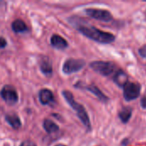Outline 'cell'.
Returning <instances> with one entry per match:
<instances>
[{
    "label": "cell",
    "instance_id": "1",
    "mask_svg": "<svg viewBox=\"0 0 146 146\" xmlns=\"http://www.w3.org/2000/svg\"><path fill=\"white\" fill-rule=\"evenodd\" d=\"M76 28L79 32H80L84 36L87 37L88 38L101 43V44H110L115 41V36L110 33L104 32L99 30L92 26L88 25H78Z\"/></svg>",
    "mask_w": 146,
    "mask_h": 146
},
{
    "label": "cell",
    "instance_id": "2",
    "mask_svg": "<svg viewBox=\"0 0 146 146\" xmlns=\"http://www.w3.org/2000/svg\"><path fill=\"white\" fill-rule=\"evenodd\" d=\"M62 95L64 97V98L66 99L67 103L72 107V109L76 112L79 119L81 121V122L83 123V125L87 128L88 131H91L92 129V126H91V121H90V118L89 115L87 114V112L86 111L84 106L79 103H77L74 98L73 94L69 92V91H63L62 92Z\"/></svg>",
    "mask_w": 146,
    "mask_h": 146
},
{
    "label": "cell",
    "instance_id": "3",
    "mask_svg": "<svg viewBox=\"0 0 146 146\" xmlns=\"http://www.w3.org/2000/svg\"><path fill=\"white\" fill-rule=\"evenodd\" d=\"M90 67L103 76H110L115 69V64L111 62L95 61L90 63Z\"/></svg>",
    "mask_w": 146,
    "mask_h": 146
},
{
    "label": "cell",
    "instance_id": "4",
    "mask_svg": "<svg viewBox=\"0 0 146 146\" xmlns=\"http://www.w3.org/2000/svg\"><path fill=\"white\" fill-rule=\"evenodd\" d=\"M86 65V62L82 59L68 58L62 65V72L65 74H71L81 70Z\"/></svg>",
    "mask_w": 146,
    "mask_h": 146
},
{
    "label": "cell",
    "instance_id": "5",
    "mask_svg": "<svg viewBox=\"0 0 146 146\" xmlns=\"http://www.w3.org/2000/svg\"><path fill=\"white\" fill-rule=\"evenodd\" d=\"M123 95L126 101L130 102L138 98L140 95L141 86L136 82H127L123 87Z\"/></svg>",
    "mask_w": 146,
    "mask_h": 146
},
{
    "label": "cell",
    "instance_id": "6",
    "mask_svg": "<svg viewBox=\"0 0 146 146\" xmlns=\"http://www.w3.org/2000/svg\"><path fill=\"white\" fill-rule=\"evenodd\" d=\"M85 11L88 16L93 18V19L101 21L109 22V21H111L113 20V16H112L111 13L106 9L89 8V9H86Z\"/></svg>",
    "mask_w": 146,
    "mask_h": 146
},
{
    "label": "cell",
    "instance_id": "7",
    "mask_svg": "<svg viewBox=\"0 0 146 146\" xmlns=\"http://www.w3.org/2000/svg\"><path fill=\"white\" fill-rule=\"evenodd\" d=\"M0 95L2 97V98L4 100V102L9 105L15 104L19 100L18 94H17L15 88L9 85L4 86L2 88V90L0 92Z\"/></svg>",
    "mask_w": 146,
    "mask_h": 146
},
{
    "label": "cell",
    "instance_id": "8",
    "mask_svg": "<svg viewBox=\"0 0 146 146\" xmlns=\"http://www.w3.org/2000/svg\"><path fill=\"white\" fill-rule=\"evenodd\" d=\"M75 86L76 87H80V88H84L85 90H87V91H89L90 92H92V94H94L101 102H103V103H107L108 101H109V98L106 96V95H104V93H103V92L98 87V86H96L95 85H89V86H82L81 84H80V82H79L77 85H75Z\"/></svg>",
    "mask_w": 146,
    "mask_h": 146
},
{
    "label": "cell",
    "instance_id": "9",
    "mask_svg": "<svg viewBox=\"0 0 146 146\" xmlns=\"http://www.w3.org/2000/svg\"><path fill=\"white\" fill-rule=\"evenodd\" d=\"M38 98L40 101V104L43 105L50 104L54 101L53 93L49 89H42L38 92Z\"/></svg>",
    "mask_w": 146,
    "mask_h": 146
},
{
    "label": "cell",
    "instance_id": "10",
    "mask_svg": "<svg viewBox=\"0 0 146 146\" xmlns=\"http://www.w3.org/2000/svg\"><path fill=\"white\" fill-rule=\"evenodd\" d=\"M50 44H51V45L54 48L59 49V50L66 49L68 46V44L66 41V39H64L62 37H61L58 34H53L51 36V38H50Z\"/></svg>",
    "mask_w": 146,
    "mask_h": 146
},
{
    "label": "cell",
    "instance_id": "11",
    "mask_svg": "<svg viewBox=\"0 0 146 146\" xmlns=\"http://www.w3.org/2000/svg\"><path fill=\"white\" fill-rule=\"evenodd\" d=\"M39 67H40L41 72L46 76H50L52 74V65L48 57L42 56L39 62Z\"/></svg>",
    "mask_w": 146,
    "mask_h": 146
},
{
    "label": "cell",
    "instance_id": "12",
    "mask_svg": "<svg viewBox=\"0 0 146 146\" xmlns=\"http://www.w3.org/2000/svg\"><path fill=\"white\" fill-rule=\"evenodd\" d=\"M115 83L118 86H121V87H123L128 81V76L127 74L121 69L118 70L115 74L114 75V78H113Z\"/></svg>",
    "mask_w": 146,
    "mask_h": 146
},
{
    "label": "cell",
    "instance_id": "13",
    "mask_svg": "<svg viewBox=\"0 0 146 146\" xmlns=\"http://www.w3.org/2000/svg\"><path fill=\"white\" fill-rule=\"evenodd\" d=\"M5 120L9 123V125L12 128H14L15 130L19 129L21 127V120H20L19 116L16 114H8V115H6Z\"/></svg>",
    "mask_w": 146,
    "mask_h": 146
},
{
    "label": "cell",
    "instance_id": "14",
    "mask_svg": "<svg viewBox=\"0 0 146 146\" xmlns=\"http://www.w3.org/2000/svg\"><path fill=\"white\" fill-rule=\"evenodd\" d=\"M133 110L131 107H125L119 112V118L123 123H127L132 117Z\"/></svg>",
    "mask_w": 146,
    "mask_h": 146
},
{
    "label": "cell",
    "instance_id": "15",
    "mask_svg": "<svg viewBox=\"0 0 146 146\" xmlns=\"http://www.w3.org/2000/svg\"><path fill=\"white\" fill-rule=\"evenodd\" d=\"M43 127H44V130L46 131V133H54L59 130V127L53 121H51L50 119H45L44 121Z\"/></svg>",
    "mask_w": 146,
    "mask_h": 146
},
{
    "label": "cell",
    "instance_id": "16",
    "mask_svg": "<svg viewBox=\"0 0 146 146\" xmlns=\"http://www.w3.org/2000/svg\"><path fill=\"white\" fill-rule=\"evenodd\" d=\"M11 27H12V30L15 33H23L27 31V29L26 23L22 20H20V19L14 21L11 24Z\"/></svg>",
    "mask_w": 146,
    "mask_h": 146
},
{
    "label": "cell",
    "instance_id": "17",
    "mask_svg": "<svg viewBox=\"0 0 146 146\" xmlns=\"http://www.w3.org/2000/svg\"><path fill=\"white\" fill-rule=\"evenodd\" d=\"M139 53L140 55V56H142L143 58L146 59V44L142 46L139 50Z\"/></svg>",
    "mask_w": 146,
    "mask_h": 146
},
{
    "label": "cell",
    "instance_id": "18",
    "mask_svg": "<svg viewBox=\"0 0 146 146\" xmlns=\"http://www.w3.org/2000/svg\"><path fill=\"white\" fill-rule=\"evenodd\" d=\"M20 146H37V145H36V144H35L34 142H33V141H31V140H25V141H23V142L21 144V145Z\"/></svg>",
    "mask_w": 146,
    "mask_h": 146
},
{
    "label": "cell",
    "instance_id": "19",
    "mask_svg": "<svg viewBox=\"0 0 146 146\" xmlns=\"http://www.w3.org/2000/svg\"><path fill=\"white\" fill-rule=\"evenodd\" d=\"M7 45V41L3 37H0V49L2 48H4L5 46Z\"/></svg>",
    "mask_w": 146,
    "mask_h": 146
},
{
    "label": "cell",
    "instance_id": "20",
    "mask_svg": "<svg viewBox=\"0 0 146 146\" xmlns=\"http://www.w3.org/2000/svg\"><path fill=\"white\" fill-rule=\"evenodd\" d=\"M140 104H141V107H142L143 109H146V95L145 96H144V97L141 98Z\"/></svg>",
    "mask_w": 146,
    "mask_h": 146
},
{
    "label": "cell",
    "instance_id": "21",
    "mask_svg": "<svg viewBox=\"0 0 146 146\" xmlns=\"http://www.w3.org/2000/svg\"><path fill=\"white\" fill-rule=\"evenodd\" d=\"M56 146H65L64 145H62V144H60V145H56Z\"/></svg>",
    "mask_w": 146,
    "mask_h": 146
}]
</instances>
